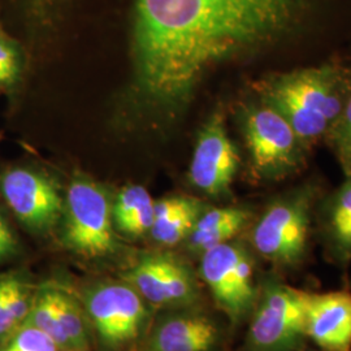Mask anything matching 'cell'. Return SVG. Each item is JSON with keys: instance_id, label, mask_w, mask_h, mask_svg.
I'll return each mask as SVG.
<instances>
[{"instance_id": "obj_17", "label": "cell", "mask_w": 351, "mask_h": 351, "mask_svg": "<svg viewBox=\"0 0 351 351\" xmlns=\"http://www.w3.org/2000/svg\"><path fill=\"white\" fill-rule=\"evenodd\" d=\"M158 267L164 307H193L199 300V287L189 265L171 254L158 252Z\"/></svg>"}, {"instance_id": "obj_8", "label": "cell", "mask_w": 351, "mask_h": 351, "mask_svg": "<svg viewBox=\"0 0 351 351\" xmlns=\"http://www.w3.org/2000/svg\"><path fill=\"white\" fill-rule=\"evenodd\" d=\"M82 307L101 346L121 350L141 337L149 323V303L125 281L88 289Z\"/></svg>"}, {"instance_id": "obj_9", "label": "cell", "mask_w": 351, "mask_h": 351, "mask_svg": "<svg viewBox=\"0 0 351 351\" xmlns=\"http://www.w3.org/2000/svg\"><path fill=\"white\" fill-rule=\"evenodd\" d=\"M0 193L19 221L34 233L50 232L64 213L59 189L36 169L13 167L0 175Z\"/></svg>"}, {"instance_id": "obj_1", "label": "cell", "mask_w": 351, "mask_h": 351, "mask_svg": "<svg viewBox=\"0 0 351 351\" xmlns=\"http://www.w3.org/2000/svg\"><path fill=\"white\" fill-rule=\"evenodd\" d=\"M315 5L297 0H136L139 81L155 99H185L207 68L300 36Z\"/></svg>"}, {"instance_id": "obj_15", "label": "cell", "mask_w": 351, "mask_h": 351, "mask_svg": "<svg viewBox=\"0 0 351 351\" xmlns=\"http://www.w3.org/2000/svg\"><path fill=\"white\" fill-rule=\"evenodd\" d=\"M206 208L199 199L185 195L155 202V219L150 232L152 239L163 246H176L186 241Z\"/></svg>"}, {"instance_id": "obj_14", "label": "cell", "mask_w": 351, "mask_h": 351, "mask_svg": "<svg viewBox=\"0 0 351 351\" xmlns=\"http://www.w3.org/2000/svg\"><path fill=\"white\" fill-rule=\"evenodd\" d=\"M251 215L250 210L245 207L206 208L186 239L189 250L202 255L233 241L250 223Z\"/></svg>"}, {"instance_id": "obj_18", "label": "cell", "mask_w": 351, "mask_h": 351, "mask_svg": "<svg viewBox=\"0 0 351 351\" xmlns=\"http://www.w3.org/2000/svg\"><path fill=\"white\" fill-rule=\"evenodd\" d=\"M34 295L32 287L21 277H0V341L24 324Z\"/></svg>"}, {"instance_id": "obj_16", "label": "cell", "mask_w": 351, "mask_h": 351, "mask_svg": "<svg viewBox=\"0 0 351 351\" xmlns=\"http://www.w3.org/2000/svg\"><path fill=\"white\" fill-rule=\"evenodd\" d=\"M155 202L149 191L139 185L123 189L112 202L113 226L130 237L150 233L155 219Z\"/></svg>"}, {"instance_id": "obj_13", "label": "cell", "mask_w": 351, "mask_h": 351, "mask_svg": "<svg viewBox=\"0 0 351 351\" xmlns=\"http://www.w3.org/2000/svg\"><path fill=\"white\" fill-rule=\"evenodd\" d=\"M320 234L326 249L341 263L351 261V177L322 203L319 211Z\"/></svg>"}, {"instance_id": "obj_12", "label": "cell", "mask_w": 351, "mask_h": 351, "mask_svg": "<svg viewBox=\"0 0 351 351\" xmlns=\"http://www.w3.org/2000/svg\"><path fill=\"white\" fill-rule=\"evenodd\" d=\"M307 339L324 351H351V293H308Z\"/></svg>"}, {"instance_id": "obj_20", "label": "cell", "mask_w": 351, "mask_h": 351, "mask_svg": "<svg viewBox=\"0 0 351 351\" xmlns=\"http://www.w3.org/2000/svg\"><path fill=\"white\" fill-rule=\"evenodd\" d=\"M345 177H351V93L337 123L326 139Z\"/></svg>"}, {"instance_id": "obj_2", "label": "cell", "mask_w": 351, "mask_h": 351, "mask_svg": "<svg viewBox=\"0 0 351 351\" xmlns=\"http://www.w3.org/2000/svg\"><path fill=\"white\" fill-rule=\"evenodd\" d=\"M256 97L275 108L303 145L313 150L326 142L351 93V69L339 62L265 75Z\"/></svg>"}, {"instance_id": "obj_21", "label": "cell", "mask_w": 351, "mask_h": 351, "mask_svg": "<svg viewBox=\"0 0 351 351\" xmlns=\"http://www.w3.org/2000/svg\"><path fill=\"white\" fill-rule=\"evenodd\" d=\"M0 351H62L52 339L30 324H23L3 341Z\"/></svg>"}, {"instance_id": "obj_24", "label": "cell", "mask_w": 351, "mask_h": 351, "mask_svg": "<svg viewBox=\"0 0 351 351\" xmlns=\"http://www.w3.org/2000/svg\"><path fill=\"white\" fill-rule=\"evenodd\" d=\"M322 351H324V350H322Z\"/></svg>"}, {"instance_id": "obj_3", "label": "cell", "mask_w": 351, "mask_h": 351, "mask_svg": "<svg viewBox=\"0 0 351 351\" xmlns=\"http://www.w3.org/2000/svg\"><path fill=\"white\" fill-rule=\"evenodd\" d=\"M239 126L255 181L281 182L306 167L310 151L288 121L261 98L241 107Z\"/></svg>"}, {"instance_id": "obj_10", "label": "cell", "mask_w": 351, "mask_h": 351, "mask_svg": "<svg viewBox=\"0 0 351 351\" xmlns=\"http://www.w3.org/2000/svg\"><path fill=\"white\" fill-rule=\"evenodd\" d=\"M239 163V150L226 132V117L216 111L197 139L189 169L190 182L208 197H226L230 193Z\"/></svg>"}, {"instance_id": "obj_7", "label": "cell", "mask_w": 351, "mask_h": 351, "mask_svg": "<svg viewBox=\"0 0 351 351\" xmlns=\"http://www.w3.org/2000/svg\"><path fill=\"white\" fill-rule=\"evenodd\" d=\"M199 275L233 326L250 317L259 287L255 284L254 256L246 246L233 239L203 252Z\"/></svg>"}, {"instance_id": "obj_22", "label": "cell", "mask_w": 351, "mask_h": 351, "mask_svg": "<svg viewBox=\"0 0 351 351\" xmlns=\"http://www.w3.org/2000/svg\"><path fill=\"white\" fill-rule=\"evenodd\" d=\"M20 73V58L16 47L0 34V88H8Z\"/></svg>"}, {"instance_id": "obj_23", "label": "cell", "mask_w": 351, "mask_h": 351, "mask_svg": "<svg viewBox=\"0 0 351 351\" xmlns=\"http://www.w3.org/2000/svg\"><path fill=\"white\" fill-rule=\"evenodd\" d=\"M19 250V242L7 220L0 213V262L13 256Z\"/></svg>"}, {"instance_id": "obj_6", "label": "cell", "mask_w": 351, "mask_h": 351, "mask_svg": "<svg viewBox=\"0 0 351 351\" xmlns=\"http://www.w3.org/2000/svg\"><path fill=\"white\" fill-rule=\"evenodd\" d=\"M63 216L64 242L75 254L94 259L117 249L112 202L98 182L75 177L66 193Z\"/></svg>"}, {"instance_id": "obj_5", "label": "cell", "mask_w": 351, "mask_h": 351, "mask_svg": "<svg viewBox=\"0 0 351 351\" xmlns=\"http://www.w3.org/2000/svg\"><path fill=\"white\" fill-rule=\"evenodd\" d=\"M307 291L267 277L250 315L246 351L301 350L307 339Z\"/></svg>"}, {"instance_id": "obj_19", "label": "cell", "mask_w": 351, "mask_h": 351, "mask_svg": "<svg viewBox=\"0 0 351 351\" xmlns=\"http://www.w3.org/2000/svg\"><path fill=\"white\" fill-rule=\"evenodd\" d=\"M56 303L63 336V351H93L88 339V317L82 303L62 287L56 289Z\"/></svg>"}, {"instance_id": "obj_11", "label": "cell", "mask_w": 351, "mask_h": 351, "mask_svg": "<svg viewBox=\"0 0 351 351\" xmlns=\"http://www.w3.org/2000/svg\"><path fill=\"white\" fill-rule=\"evenodd\" d=\"M177 310L155 322L143 351H219L223 333L213 317L190 307Z\"/></svg>"}, {"instance_id": "obj_4", "label": "cell", "mask_w": 351, "mask_h": 351, "mask_svg": "<svg viewBox=\"0 0 351 351\" xmlns=\"http://www.w3.org/2000/svg\"><path fill=\"white\" fill-rule=\"evenodd\" d=\"M319 188L306 182L276 197L251 229L256 254L277 268H295L304 262Z\"/></svg>"}]
</instances>
